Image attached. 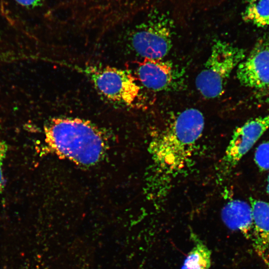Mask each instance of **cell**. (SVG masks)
I'll list each match as a JSON object with an SVG mask.
<instances>
[{"mask_svg": "<svg viewBox=\"0 0 269 269\" xmlns=\"http://www.w3.org/2000/svg\"><path fill=\"white\" fill-rule=\"evenodd\" d=\"M204 123L199 110L186 109L178 114L152 142L154 185L159 195L189 162Z\"/></svg>", "mask_w": 269, "mask_h": 269, "instance_id": "cell-1", "label": "cell"}, {"mask_svg": "<svg viewBox=\"0 0 269 269\" xmlns=\"http://www.w3.org/2000/svg\"><path fill=\"white\" fill-rule=\"evenodd\" d=\"M47 148L61 157L89 165L103 153L101 131L88 121L77 118H54L44 126Z\"/></svg>", "mask_w": 269, "mask_h": 269, "instance_id": "cell-2", "label": "cell"}, {"mask_svg": "<svg viewBox=\"0 0 269 269\" xmlns=\"http://www.w3.org/2000/svg\"><path fill=\"white\" fill-rule=\"evenodd\" d=\"M243 48L223 40H216L203 68L197 76V89L205 98L222 95L232 71L246 57Z\"/></svg>", "mask_w": 269, "mask_h": 269, "instance_id": "cell-3", "label": "cell"}, {"mask_svg": "<svg viewBox=\"0 0 269 269\" xmlns=\"http://www.w3.org/2000/svg\"><path fill=\"white\" fill-rule=\"evenodd\" d=\"M173 39V25L164 14L154 13L136 25L130 33L128 44L143 59H162L169 52Z\"/></svg>", "mask_w": 269, "mask_h": 269, "instance_id": "cell-4", "label": "cell"}, {"mask_svg": "<svg viewBox=\"0 0 269 269\" xmlns=\"http://www.w3.org/2000/svg\"><path fill=\"white\" fill-rule=\"evenodd\" d=\"M78 69L100 95L109 102L130 106L138 96L140 87L129 70L100 65H87Z\"/></svg>", "mask_w": 269, "mask_h": 269, "instance_id": "cell-5", "label": "cell"}, {"mask_svg": "<svg viewBox=\"0 0 269 269\" xmlns=\"http://www.w3.org/2000/svg\"><path fill=\"white\" fill-rule=\"evenodd\" d=\"M269 129V114L252 119L234 131L217 169L219 181L225 179Z\"/></svg>", "mask_w": 269, "mask_h": 269, "instance_id": "cell-6", "label": "cell"}, {"mask_svg": "<svg viewBox=\"0 0 269 269\" xmlns=\"http://www.w3.org/2000/svg\"><path fill=\"white\" fill-rule=\"evenodd\" d=\"M237 77L243 86L262 89L269 87V40L260 39L237 67Z\"/></svg>", "mask_w": 269, "mask_h": 269, "instance_id": "cell-7", "label": "cell"}, {"mask_svg": "<svg viewBox=\"0 0 269 269\" xmlns=\"http://www.w3.org/2000/svg\"><path fill=\"white\" fill-rule=\"evenodd\" d=\"M135 74L142 85L154 91L171 88L178 78L173 64L162 59H143L137 63Z\"/></svg>", "mask_w": 269, "mask_h": 269, "instance_id": "cell-8", "label": "cell"}, {"mask_svg": "<svg viewBox=\"0 0 269 269\" xmlns=\"http://www.w3.org/2000/svg\"><path fill=\"white\" fill-rule=\"evenodd\" d=\"M253 231L251 240L256 253L269 267V202L250 198Z\"/></svg>", "mask_w": 269, "mask_h": 269, "instance_id": "cell-9", "label": "cell"}, {"mask_svg": "<svg viewBox=\"0 0 269 269\" xmlns=\"http://www.w3.org/2000/svg\"><path fill=\"white\" fill-rule=\"evenodd\" d=\"M221 217L229 228L240 231L248 239L252 238L253 222L250 204L239 199L230 200L223 207Z\"/></svg>", "mask_w": 269, "mask_h": 269, "instance_id": "cell-10", "label": "cell"}, {"mask_svg": "<svg viewBox=\"0 0 269 269\" xmlns=\"http://www.w3.org/2000/svg\"><path fill=\"white\" fill-rule=\"evenodd\" d=\"M194 246L188 253L181 269H210L211 251L195 236Z\"/></svg>", "mask_w": 269, "mask_h": 269, "instance_id": "cell-11", "label": "cell"}, {"mask_svg": "<svg viewBox=\"0 0 269 269\" xmlns=\"http://www.w3.org/2000/svg\"><path fill=\"white\" fill-rule=\"evenodd\" d=\"M243 18L259 27L269 26V0H249Z\"/></svg>", "mask_w": 269, "mask_h": 269, "instance_id": "cell-12", "label": "cell"}, {"mask_svg": "<svg viewBox=\"0 0 269 269\" xmlns=\"http://www.w3.org/2000/svg\"><path fill=\"white\" fill-rule=\"evenodd\" d=\"M254 161L260 170H269V140L261 143L257 147Z\"/></svg>", "mask_w": 269, "mask_h": 269, "instance_id": "cell-13", "label": "cell"}, {"mask_svg": "<svg viewBox=\"0 0 269 269\" xmlns=\"http://www.w3.org/2000/svg\"><path fill=\"white\" fill-rule=\"evenodd\" d=\"M7 151V145L0 134V195L4 189V178L2 171L3 161Z\"/></svg>", "mask_w": 269, "mask_h": 269, "instance_id": "cell-14", "label": "cell"}, {"mask_svg": "<svg viewBox=\"0 0 269 269\" xmlns=\"http://www.w3.org/2000/svg\"><path fill=\"white\" fill-rule=\"evenodd\" d=\"M19 5L26 8H35L41 5L42 0H13Z\"/></svg>", "mask_w": 269, "mask_h": 269, "instance_id": "cell-15", "label": "cell"}, {"mask_svg": "<svg viewBox=\"0 0 269 269\" xmlns=\"http://www.w3.org/2000/svg\"><path fill=\"white\" fill-rule=\"evenodd\" d=\"M267 192L268 196H269V173L268 176L267 184Z\"/></svg>", "mask_w": 269, "mask_h": 269, "instance_id": "cell-16", "label": "cell"}, {"mask_svg": "<svg viewBox=\"0 0 269 269\" xmlns=\"http://www.w3.org/2000/svg\"></svg>", "mask_w": 269, "mask_h": 269, "instance_id": "cell-17", "label": "cell"}]
</instances>
